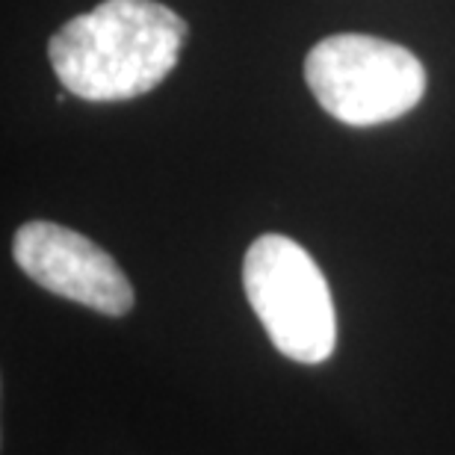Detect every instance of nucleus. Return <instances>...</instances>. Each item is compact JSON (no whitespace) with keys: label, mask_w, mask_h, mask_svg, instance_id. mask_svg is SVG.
I'll list each match as a JSON object with an SVG mask.
<instances>
[{"label":"nucleus","mask_w":455,"mask_h":455,"mask_svg":"<svg viewBox=\"0 0 455 455\" xmlns=\"http://www.w3.org/2000/svg\"><path fill=\"white\" fill-rule=\"evenodd\" d=\"M187 21L157 0H104L51 36L53 75L84 101H131L169 77Z\"/></svg>","instance_id":"1"},{"label":"nucleus","mask_w":455,"mask_h":455,"mask_svg":"<svg viewBox=\"0 0 455 455\" xmlns=\"http://www.w3.org/2000/svg\"><path fill=\"white\" fill-rule=\"evenodd\" d=\"M316 104L343 124L372 127L405 116L426 92V68L411 51L367 33H338L305 57Z\"/></svg>","instance_id":"3"},{"label":"nucleus","mask_w":455,"mask_h":455,"mask_svg":"<svg viewBox=\"0 0 455 455\" xmlns=\"http://www.w3.org/2000/svg\"><path fill=\"white\" fill-rule=\"evenodd\" d=\"M243 287L272 346L299 363H323L338 343V314L323 269L284 234L258 236L243 260Z\"/></svg>","instance_id":"2"},{"label":"nucleus","mask_w":455,"mask_h":455,"mask_svg":"<svg viewBox=\"0 0 455 455\" xmlns=\"http://www.w3.org/2000/svg\"><path fill=\"white\" fill-rule=\"evenodd\" d=\"M15 263L36 284L107 316L133 307V287L122 267L89 236L57 222H27L12 243Z\"/></svg>","instance_id":"4"}]
</instances>
